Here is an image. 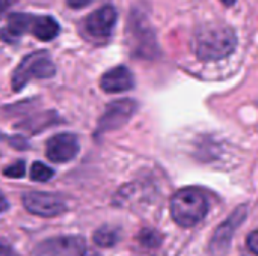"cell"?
Instances as JSON below:
<instances>
[{
	"label": "cell",
	"instance_id": "9a60e30c",
	"mask_svg": "<svg viewBox=\"0 0 258 256\" xmlns=\"http://www.w3.org/2000/svg\"><path fill=\"white\" fill-rule=\"evenodd\" d=\"M118 238H119L118 229H115L112 226H101L94 234V243L98 247H104V249L115 246L118 243Z\"/></svg>",
	"mask_w": 258,
	"mask_h": 256
},
{
	"label": "cell",
	"instance_id": "603a6c76",
	"mask_svg": "<svg viewBox=\"0 0 258 256\" xmlns=\"http://www.w3.org/2000/svg\"><path fill=\"white\" fill-rule=\"evenodd\" d=\"M12 2H14V0H0V14L5 12V11L12 5Z\"/></svg>",
	"mask_w": 258,
	"mask_h": 256
},
{
	"label": "cell",
	"instance_id": "52a82bcc",
	"mask_svg": "<svg viewBox=\"0 0 258 256\" xmlns=\"http://www.w3.org/2000/svg\"><path fill=\"white\" fill-rule=\"evenodd\" d=\"M24 208L39 217H54L65 211V202L60 196L45 192H29L21 198Z\"/></svg>",
	"mask_w": 258,
	"mask_h": 256
},
{
	"label": "cell",
	"instance_id": "30bf717a",
	"mask_svg": "<svg viewBox=\"0 0 258 256\" xmlns=\"http://www.w3.org/2000/svg\"><path fill=\"white\" fill-rule=\"evenodd\" d=\"M79 152V140L71 133H60L48 139L45 155L53 163L71 161Z\"/></svg>",
	"mask_w": 258,
	"mask_h": 256
},
{
	"label": "cell",
	"instance_id": "ba28073f",
	"mask_svg": "<svg viewBox=\"0 0 258 256\" xmlns=\"http://www.w3.org/2000/svg\"><path fill=\"white\" fill-rule=\"evenodd\" d=\"M118 12L113 6L106 5L85 18V30L95 41L107 39L116 24Z\"/></svg>",
	"mask_w": 258,
	"mask_h": 256
},
{
	"label": "cell",
	"instance_id": "ffe728a7",
	"mask_svg": "<svg viewBox=\"0 0 258 256\" xmlns=\"http://www.w3.org/2000/svg\"><path fill=\"white\" fill-rule=\"evenodd\" d=\"M0 256H20L5 240H0Z\"/></svg>",
	"mask_w": 258,
	"mask_h": 256
},
{
	"label": "cell",
	"instance_id": "ac0fdd59",
	"mask_svg": "<svg viewBox=\"0 0 258 256\" xmlns=\"http://www.w3.org/2000/svg\"><path fill=\"white\" fill-rule=\"evenodd\" d=\"M3 174L8 177V178H23L24 174H26V164L24 161H17L11 166H8Z\"/></svg>",
	"mask_w": 258,
	"mask_h": 256
},
{
	"label": "cell",
	"instance_id": "8992f818",
	"mask_svg": "<svg viewBox=\"0 0 258 256\" xmlns=\"http://www.w3.org/2000/svg\"><path fill=\"white\" fill-rule=\"evenodd\" d=\"M136 109H138V103L130 98L116 100V101L110 103L106 107L103 116L100 118L97 134H103V133L121 128L122 125H125L130 121V118L135 115Z\"/></svg>",
	"mask_w": 258,
	"mask_h": 256
},
{
	"label": "cell",
	"instance_id": "5bb4252c",
	"mask_svg": "<svg viewBox=\"0 0 258 256\" xmlns=\"http://www.w3.org/2000/svg\"><path fill=\"white\" fill-rule=\"evenodd\" d=\"M57 121V116L56 113L53 112H48V113H42V115H38V116H33L30 119H27L26 122L17 125L18 128H23L29 133H38V131H42L44 128L56 124Z\"/></svg>",
	"mask_w": 258,
	"mask_h": 256
},
{
	"label": "cell",
	"instance_id": "7c38bea8",
	"mask_svg": "<svg viewBox=\"0 0 258 256\" xmlns=\"http://www.w3.org/2000/svg\"><path fill=\"white\" fill-rule=\"evenodd\" d=\"M32 21H33V15H29V14L17 12V14L9 15L6 26L0 32L2 39L6 42L17 41L21 35H24L32 27Z\"/></svg>",
	"mask_w": 258,
	"mask_h": 256
},
{
	"label": "cell",
	"instance_id": "5b68a950",
	"mask_svg": "<svg viewBox=\"0 0 258 256\" xmlns=\"http://www.w3.org/2000/svg\"><path fill=\"white\" fill-rule=\"evenodd\" d=\"M86 241L82 237H54L38 244L30 256H85Z\"/></svg>",
	"mask_w": 258,
	"mask_h": 256
},
{
	"label": "cell",
	"instance_id": "e0dca14e",
	"mask_svg": "<svg viewBox=\"0 0 258 256\" xmlns=\"http://www.w3.org/2000/svg\"><path fill=\"white\" fill-rule=\"evenodd\" d=\"M139 241L145 247H157L160 244V235L153 229H144L139 235Z\"/></svg>",
	"mask_w": 258,
	"mask_h": 256
},
{
	"label": "cell",
	"instance_id": "44dd1931",
	"mask_svg": "<svg viewBox=\"0 0 258 256\" xmlns=\"http://www.w3.org/2000/svg\"><path fill=\"white\" fill-rule=\"evenodd\" d=\"M92 0H67V5L73 9H82L85 6H88Z\"/></svg>",
	"mask_w": 258,
	"mask_h": 256
},
{
	"label": "cell",
	"instance_id": "cb8c5ba5",
	"mask_svg": "<svg viewBox=\"0 0 258 256\" xmlns=\"http://www.w3.org/2000/svg\"><path fill=\"white\" fill-rule=\"evenodd\" d=\"M221 2H222V3H224L225 6H233V5H234V3H236L237 0H221Z\"/></svg>",
	"mask_w": 258,
	"mask_h": 256
},
{
	"label": "cell",
	"instance_id": "4fadbf2b",
	"mask_svg": "<svg viewBox=\"0 0 258 256\" xmlns=\"http://www.w3.org/2000/svg\"><path fill=\"white\" fill-rule=\"evenodd\" d=\"M30 30L39 41H51L59 35L60 26L53 17H33Z\"/></svg>",
	"mask_w": 258,
	"mask_h": 256
},
{
	"label": "cell",
	"instance_id": "7a4b0ae2",
	"mask_svg": "<svg viewBox=\"0 0 258 256\" xmlns=\"http://www.w3.org/2000/svg\"><path fill=\"white\" fill-rule=\"evenodd\" d=\"M171 216L181 228H192L198 225L209 211V201L206 195L197 187H184L171 198Z\"/></svg>",
	"mask_w": 258,
	"mask_h": 256
},
{
	"label": "cell",
	"instance_id": "8fae6325",
	"mask_svg": "<svg viewBox=\"0 0 258 256\" xmlns=\"http://www.w3.org/2000/svg\"><path fill=\"white\" fill-rule=\"evenodd\" d=\"M100 86L107 94H119L135 86V77L127 66H115L103 74Z\"/></svg>",
	"mask_w": 258,
	"mask_h": 256
},
{
	"label": "cell",
	"instance_id": "2e32d148",
	"mask_svg": "<svg viewBox=\"0 0 258 256\" xmlns=\"http://www.w3.org/2000/svg\"><path fill=\"white\" fill-rule=\"evenodd\" d=\"M54 175L53 169L45 166L44 163L41 161H36L32 164V169H30V178L33 181H39V183H44V181H48L51 177Z\"/></svg>",
	"mask_w": 258,
	"mask_h": 256
},
{
	"label": "cell",
	"instance_id": "9c48e42d",
	"mask_svg": "<svg viewBox=\"0 0 258 256\" xmlns=\"http://www.w3.org/2000/svg\"><path fill=\"white\" fill-rule=\"evenodd\" d=\"M246 216H248V208H246V205H242L216 229V232L210 241V249L215 255H224L230 249L234 232L243 223Z\"/></svg>",
	"mask_w": 258,
	"mask_h": 256
},
{
	"label": "cell",
	"instance_id": "6da1fadb",
	"mask_svg": "<svg viewBox=\"0 0 258 256\" xmlns=\"http://www.w3.org/2000/svg\"><path fill=\"white\" fill-rule=\"evenodd\" d=\"M237 44L234 30L227 24L201 26L192 39V48L198 59L204 62L221 60L230 56Z\"/></svg>",
	"mask_w": 258,
	"mask_h": 256
},
{
	"label": "cell",
	"instance_id": "7402d4cb",
	"mask_svg": "<svg viewBox=\"0 0 258 256\" xmlns=\"http://www.w3.org/2000/svg\"><path fill=\"white\" fill-rule=\"evenodd\" d=\"M9 208V204H8V201H6V198H5V195L0 192V213H3V211H6Z\"/></svg>",
	"mask_w": 258,
	"mask_h": 256
},
{
	"label": "cell",
	"instance_id": "277c9868",
	"mask_svg": "<svg viewBox=\"0 0 258 256\" xmlns=\"http://www.w3.org/2000/svg\"><path fill=\"white\" fill-rule=\"evenodd\" d=\"M127 41L132 53L136 57L153 59L157 56L159 48L154 39V33L150 29L147 18L139 11H132L127 24Z\"/></svg>",
	"mask_w": 258,
	"mask_h": 256
},
{
	"label": "cell",
	"instance_id": "3957f363",
	"mask_svg": "<svg viewBox=\"0 0 258 256\" xmlns=\"http://www.w3.org/2000/svg\"><path fill=\"white\" fill-rule=\"evenodd\" d=\"M56 72V66L47 51H35L27 54L12 74V89L21 91L32 78H50Z\"/></svg>",
	"mask_w": 258,
	"mask_h": 256
},
{
	"label": "cell",
	"instance_id": "d6986e66",
	"mask_svg": "<svg viewBox=\"0 0 258 256\" xmlns=\"http://www.w3.org/2000/svg\"><path fill=\"white\" fill-rule=\"evenodd\" d=\"M246 246L248 249L254 253V255L258 256V231H252L248 238H246Z\"/></svg>",
	"mask_w": 258,
	"mask_h": 256
}]
</instances>
